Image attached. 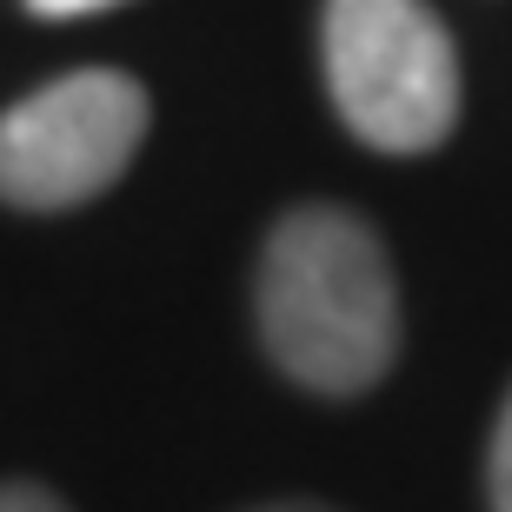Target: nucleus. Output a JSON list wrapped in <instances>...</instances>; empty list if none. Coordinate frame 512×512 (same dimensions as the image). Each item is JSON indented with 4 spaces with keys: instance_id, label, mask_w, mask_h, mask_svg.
I'll use <instances>...</instances> for the list:
<instances>
[{
    "instance_id": "obj_1",
    "label": "nucleus",
    "mask_w": 512,
    "mask_h": 512,
    "mask_svg": "<svg viewBox=\"0 0 512 512\" xmlns=\"http://www.w3.org/2000/svg\"><path fill=\"white\" fill-rule=\"evenodd\" d=\"M260 340L306 393H366L399 353V286L360 213L300 207L260 253Z\"/></svg>"
},
{
    "instance_id": "obj_2",
    "label": "nucleus",
    "mask_w": 512,
    "mask_h": 512,
    "mask_svg": "<svg viewBox=\"0 0 512 512\" xmlns=\"http://www.w3.org/2000/svg\"><path fill=\"white\" fill-rule=\"evenodd\" d=\"M326 94L380 153H426L459 120V54L426 0H326Z\"/></svg>"
},
{
    "instance_id": "obj_3",
    "label": "nucleus",
    "mask_w": 512,
    "mask_h": 512,
    "mask_svg": "<svg viewBox=\"0 0 512 512\" xmlns=\"http://www.w3.org/2000/svg\"><path fill=\"white\" fill-rule=\"evenodd\" d=\"M147 140V94L133 74L80 67L0 114V200L60 213L94 200L133 167Z\"/></svg>"
},
{
    "instance_id": "obj_4",
    "label": "nucleus",
    "mask_w": 512,
    "mask_h": 512,
    "mask_svg": "<svg viewBox=\"0 0 512 512\" xmlns=\"http://www.w3.org/2000/svg\"><path fill=\"white\" fill-rule=\"evenodd\" d=\"M486 493H493V512H512V393L499 406L493 426V459H486Z\"/></svg>"
},
{
    "instance_id": "obj_5",
    "label": "nucleus",
    "mask_w": 512,
    "mask_h": 512,
    "mask_svg": "<svg viewBox=\"0 0 512 512\" xmlns=\"http://www.w3.org/2000/svg\"><path fill=\"white\" fill-rule=\"evenodd\" d=\"M0 512H67L47 486H27V479H7L0 486Z\"/></svg>"
},
{
    "instance_id": "obj_6",
    "label": "nucleus",
    "mask_w": 512,
    "mask_h": 512,
    "mask_svg": "<svg viewBox=\"0 0 512 512\" xmlns=\"http://www.w3.org/2000/svg\"><path fill=\"white\" fill-rule=\"evenodd\" d=\"M40 20H80V14H100V7H120V0H27Z\"/></svg>"
},
{
    "instance_id": "obj_7",
    "label": "nucleus",
    "mask_w": 512,
    "mask_h": 512,
    "mask_svg": "<svg viewBox=\"0 0 512 512\" xmlns=\"http://www.w3.org/2000/svg\"><path fill=\"white\" fill-rule=\"evenodd\" d=\"M260 512H326V506H313V499H293V506H260Z\"/></svg>"
}]
</instances>
